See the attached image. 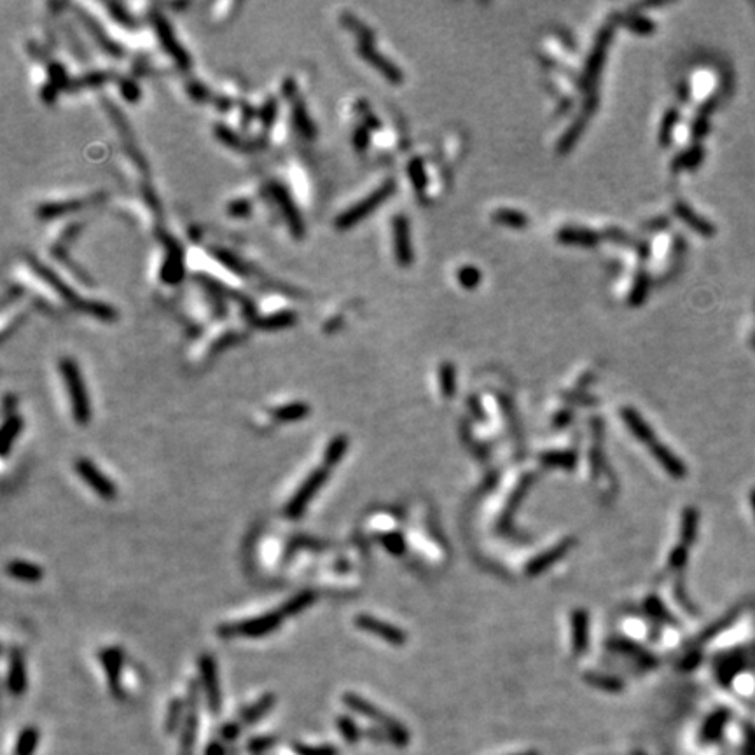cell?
<instances>
[{
    "label": "cell",
    "instance_id": "ab89813d",
    "mask_svg": "<svg viewBox=\"0 0 755 755\" xmlns=\"http://www.w3.org/2000/svg\"><path fill=\"white\" fill-rule=\"evenodd\" d=\"M479 278H481V275H479V271L475 270V268H462V270L458 271V282L462 283L466 289H474L479 283Z\"/></svg>",
    "mask_w": 755,
    "mask_h": 755
},
{
    "label": "cell",
    "instance_id": "9c48e42d",
    "mask_svg": "<svg viewBox=\"0 0 755 755\" xmlns=\"http://www.w3.org/2000/svg\"><path fill=\"white\" fill-rule=\"evenodd\" d=\"M196 736H198V685L189 684L187 692V713L182 722V736H180V755H192Z\"/></svg>",
    "mask_w": 755,
    "mask_h": 755
},
{
    "label": "cell",
    "instance_id": "52a82bcc",
    "mask_svg": "<svg viewBox=\"0 0 755 755\" xmlns=\"http://www.w3.org/2000/svg\"><path fill=\"white\" fill-rule=\"evenodd\" d=\"M354 623L358 630L375 635V637H380L381 640L388 642V644L394 645V647H402V645L408 642V635H406L401 628L376 619V617L369 616V613H358V616H355Z\"/></svg>",
    "mask_w": 755,
    "mask_h": 755
},
{
    "label": "cell",
    "instance_id": "681fc988",
    "mask_svg": "<svg viewBox=\"0 0 755 755\" xmlns=\"http://www.w3.org/2000/svg\"><path fill=\"white\" fill-rule=\"evenodd\" d=\"M205 755H226V747H224L223 740H213L206 745Z\"/></svg>",
    "mask_w": 755,
    "mask_h": 755
},
{
    "label": "cell",
    "instance_id": "816d5d0a",
    "mask_svg": "<svg viewBox=\"0 0 755 755\" xmlns=\"http://www.w3.org/2000/svg\"><path fill=\"white\" fill-rule=\"evenodd\" d=\"M355 142H357L361 147H366V145H368V132H366V130H361V132L355 133Z\"/></svg>",
    "mask_w": 755,
    "mask_h": 755
},
{
    "label": "cell",
    "instance_id": "277c9868",
    "mask_svg": "<svg viewBox=\"0 0 755 755\" xmlns=\"http://www.w3.org/2000/svg\"><path fill=\"white\" fill-rule=\"evenodd\" d=\"M327 479H329L327 467H317V469L311 470L310 475L301 482L297 492L294 493V495L289 499V502H287L285 509H283L285 516L289 519H299L301 514L306 511L308 504H310L311 500H313V497L318 493V489L327 482Z\"/></svg>",
    "mask_w": 755,
    "mask_h": 755
},
{
    "label": "cell",
    "instance_id": "836d02e7",
    "mask_svg": "<svg viewBox=\"0 0 755 755\" xmlns=\"http://www.w3.org/2000/svg\"><path fill=\"white\" fill-rule=\"evenodd\" d=\"M292 750L297 755H339V750L332 745H304V743H294Z\"/></svg>",
    "mask_w": 755,
    "mask_h": 755
},
{
    "label": "cell",
    "instance_id": "d6986e66",
    "mask_svg": "<svg viewBox=\"0 0 755 755\" xmlns=\"http://www.w3.org/2000/svg\"><path fill=\"white\" fill-rule=\"evenodd\" d=\"M361 53H362V58H366V60H368L373 67H376L387 79H390V81H394V82H399L402 79V74L399 72V68L395 67L394 63L385 60V58H381V54L376 53V51L373 49L369 44H366V46L362 44Z\"/></svg>",
    "mask_w": 755,
    "mask_h": 755
},
{
    "label": "cell",
    "instance_id": "8d00e7d4",
    "mask_svg": "<svg viewBox=\"0 0 755 755\" xmlns=\"http://www.w3.org/2000/svg\"><path fill=\"white\" fill-rule=\"evenodd\" d=\"M381 542H383L385 549L392 554H402L406 549V542L402 539V535L399 533H388V535L381 537Z\"/></svg>",
    "mask_w": 755,
    "mask_h": 755
},
{
    "label": "cell",
    "instance_id": "3957f363",
    "mask_svg": "<svg viewBox=\"0 0 755 755\" xmlns=\"http://www.w3.org/2000/svg\"><path fill=\"white\" fill-rule=\"evenodd\" d=\"M283 613L280 611H273L263 613L259 617L252 619H243L238 623H226L217 628V635L220 638H235V637H247V638H259L273 633L283 623Z\"/></svg>",
    "mask_w": 755,
    "mask_h": 755
},
{
    "label": "cell",
    "instance_id": "2e32d148",
    "mask_svg": "<svg viewBox=\"0 0 755 755\" xmlns=\"http://www.w3.org/2000/svg\"><path fill=\"white\" fill-rule=\"evenodd\" d=\"M6 572L9 573V577L21 580V582H39L44 577V570L41 566L21 560L9 561L6 566Z\"/></svg>",
    "mask_w": 755,
    "mask_h": 755
},
{
    "label": "cell",
    "instance_id": "f5cc1de1",
    "mask_svg": "<svg viewBox=\"0 0 755 755\" xmlns=\"http://www.w3.org/2000/svg\"><path fill=\"white\" fill-rule=\"evenodd\" d=\"M752 504H754V511H755V493L752 495Z\"/></svg>",
    "mask_w": 755,
    "mask_h": 755
},
{
    "label": "cell",
    "instance_id": "5b68a950",
    "mask_svg": "<svg viewBox=\"0 0 755 755\" xmlns=\"http://www.w3.org/2000/svg\"><path fill=\"white\" fill-rule=\"evenodd\" d=\"M395 189V184L394 180H387V182L383 184L380 189H376L375 192H371V194L368 196L366 199H362V201H358L357 205L351 206L348 212L341 213L339 217H337L336 220V226L337 230H348V227L355 226V224L358 223V220H362L364 217H368L369 213L373 212V210L376 208V206H380L381 203L385 201V199L388 198V196L394 192Z\"/></svg>",
    "mask_w": 755,
    "mask_h": 755
},
{
    "label": "cell",
    "instance_id": "7a4b0ae2",
    "mask_svg": "<svg viewBox=\"0 0 755 755\" xmlns=\"http://www.w3.org/2000/svg\"><path fill=\"white\" fill-rule=\"evenodd\" d=\"M343 703H344V706L350 708V710H354L355 713L364 715V717L371 718L373 722H378V724L383 725V729H385V732H387V736L397 747H406V745H408L409 735H408V731H406L404 725H402L401 722L395 720L394 717H390V715L385 713L383 710H380V708H378L376 705H373L371 701H368V699L362 698V696L355 694V692H344V694H343Z\"/></svg>",
    "mask_w": 755,
    "mask_h": 755
},
{
    "label": "cell",
    "instance_id": "7402d4cb",
    "mask_svg": "<svg viewBox=\"0 0 755 755\" xmlns=\"http://www.w3.org/2000/svg\"><path fill=\"white\" fill-rule=\"evenodd\" d=\"M310 413H311V409L306 402H290V404L275 408L273 411H271V415H273V418L277 420V422L292 423V422H299V420L306 418Z\"/></svg>",
    "mask_w": 755,
    "mask_h": 755
},
{
    "label": "cell",
    "instance_id": "74e56055",
    "mask_svg": "<svg viewBox=\"0 0 755 755\" xmlns=\"http://www.w3.org/2000/svg\"><path fill=\"white\" fill-rule=\"evenodd\" d=\"M273 745H275L273 736H257V738L250 740V742L247 743V750L259 755V754L266 752V750H270Z\"/></svg>",
    "mask_w": 755,
    "mask_h": 755
},
{
    "label": "cell",
    "instance_id": "c3c4849f",
    "mask_svg": "<svg viewBox=\"0 0 755 755\" xmlns=\"http://www.w3.org/2000/svg\"><path fill=\"white\" fill-rule=\"evenodd\" d=\"M647 611L651 612L652 616H656V617L659 616L661 619L668 620V623H670V620H671V617H668V612L664 611L663 605H661V604H659V600H656V598H651V600L647 601Z\"/></svg>",
    "mask_w": 755,
    "mask_h": 755
},
{
    "label": "cell",
    "instance_id": "ffe728a7",
    "mask_svg": "<svg viewBox=\"0 0 755 755\" xmlns=\"http://www.w3.org/2000/svg\"><path fill=\"white\" fill-rule=\"evenodd\" d=\"M21 428H23L21 416L13 415L9 416V418H6L2 432H0V455H2V458H6V456L9 455L11 448H13V444L16 442L18 435L21 434Z\"/></svg>",
    "mask_w": 755,
    "mask_h": 755
},
{
    "label": "cell",
    "instance_id": "d4e9b609",
    "mask_svg": "<svg viewBox=\"0 0 755 755\" xmlns=\"http://www.w3.org/2000/svg\"><path fill=\"white\" fill-rule=\"evenodd\" d=\"M558 239L568 245H582V247H593L598 242V236L589 230H582V227H563V230L558 233Z\"/></svg>",
    "mask_w": 755,
    "mask_h": 755
},
{
    "label": "cell",
    "instance_id": "f1b7e54d",
    "mask_svg": "<svg viewBox=\"0 0 755 755\" xmlns=\"http://www.w3.org/2000/svg\"><path fill=\"white\" fill-rule=\"evenodd\" d=\"M158 34H159V37H161L163 44H165L166 49L173 54V58H177L180 63L187 65L189 60H187L186 53H184V49H180V47L177 46L172 30H170V25H166L163 20H158Z\"/></svg>",
    "mask_w": 755,
    "mask_h": 755
},
{
    "label": "cell",
    "instance_id": "f546056e",
    "mask_svg": "<svg viewBox=\"0 0 755 755\" xmlns=\"http://www.w3.org/2000/svg\"><path fill=\"white\" fill-rule=\"evenodd\" d=\"M696 526H698V514H696V511L692 509V507H687V509L684 511V514H682V542H684V546H689V544L694 540L696 537Z\"/></svg>",
    "mask_w": 755,
    "mask_h": 755
},
{
    "label": "cell",
    "instance_id": "7dc6e473",
    "mask_svg": "<svg viewBox=\"0 0 755 755\" xmlns=\"http://www.w3.org/2000/svg\"><path fill=\"white\" fill-rule=\"evenodd\" d=\"M296 121H297V126H299V130L304 133V135H311V133H313V126H311L310 119L304 116V111L301 107L297 108V112H296Z\"/></svg>",
    "mask_w": 755,
    "mask_h": 755
},
{
    "label": "cell",
    "instance_id": "4316f807",
    "mask_svg": "<svg viewBox=\"0 0 755 755\" xmlns=\"http://www.w3.org/2000/svg\"><path fill=\"white\" fill-rule=\"evenodd\" d=\"M39 745V731L34 725H28L20 732L16 742L14 755H34L35 749Z\"/></svg>",
    "mask_w": 755,
    "mask_h": 755
},
{
    "label": "cell",
    "instance_id": "44dd1931",
    "mask_svg": "<svg viewBox=\"0 0 755 755\" xmlns=\"http://www.w3.org/2000/svg\"><path fill=\"white\" fill-rule=\"evenodd\" d=\"M275 703H277V696L271 694V692L264 694L263 698L257 699L254 705L247 706L245 710L242 711V715H239L242 724H256L257 720H261V718H263L264 715H266L268 711L275 706Z\"/></svg>",
    "mask_w": 755,
    "mask_h": 755
},
{
    "label": "cell",
    "instance_id": "5bb4252c",
    "mask_svg": "<svg viewBox=\"0 0 755 755\" xmlns=\"http://www.w3.org/2000/svg\"><path fill=\"white\" fill-rule=\"evenodd\" d=\"M587 640H589V617L586 611L577 609L572 612V647L575 654H582L587 649Z\"/></svg>",
    "mask_w": 755,
    "mask_h": 755
},
{
    "label": "cell",
    "instance_id": "4fadbf2b",
    "mask_svg": "<svg viewBox=\"0 0 755 755\" xmlns=\"http://www.w3.org/2000/svg\"><path fill=\"white\" fill-rule=\"evenodd\" d=\"M573 540L572 539H566L563 540V542L558 544L556 547H553V549H549L547 553L540 554V556H537L535 560L532 561L528 566H526V573H528L530 577L532 575H539L540 572H544L546 568H549L551 565L556 563L560 558H563L566 553L570 551V547H572Z\"/></svg>",
    "mask_w": 755,
    "mask_h": 755
},
{
    "label": "cell",
    "instance_id": "ee69618b",
    "mask_svg": "<svg viewBox=\"0 0 755 755\" xmlns=\"http://www.w3.org/2000/svg\"><path fill=\"white\" fill-rule=\"evenodd\" d=\"M239 732H242V728H239V724H236V722H230V724L223 725V729H220V740H223L224 743H231L235 742L236 738L239 736Z\"/></svg>",
    "mask_w": 755,
    "mask_h": 755
},
{
    "label": "cell",
    "instance_id": "e0dca14e",
    "mask_svg": "<svg viewBox=\"0 0 755 755\" xmlns=\"http://www.w3.org/2000/svg\"><path fill=\"white\" fill-rule=\"evenodd\" d=\"M273 196L277 198L278 205H280V208L283 210V216H285L287 223H289L290 230L294 231L297 236L303 235V220H301V216L297 213L296 206H294V203L290 201L289 194L285 192V189L282 187H273Z\"/></svg>",
    "mask_w": 755,
    "mask_h": 755
},
{
    "label": "cell",
    "instance_id": "bcb514c9",
    "mask_svg": "<svg viewBox=\"0 0 755 755\" xmlns=\"http://www.w3.org/2000/svg\"><path fill=\"white\" fill-rule=\"evenodd\" d=\"M292 317L290 315H278V317L275 318H270L268 322H263L261 324V327H266V329H277V327H287V325L292 324Z\"/></svg>",
    "mask_w": 755,
    "mask_h": 755
},
{
    "label": "cell",
    "instance_id": "d590c367",
    "mask_svg": "<svg viewBox=\"0 0 755 755\" xmlns=\"http://www.w3.org/2000/svg\"><path fill=\"white\" fill-rule=\"evenodd\" d=\"M542 460H544V463H547V466L566 467V469H570V467L575 466V455H572L570 451L547 453V455L542 456Z\"/></svg>",
    "mask_w": 755,
    "mask_h": 755
},
{
    "label": "cell",
    "instance_id": "4dcf8cb0",
    "mask_svg": "<svg viewBox=\"0 0 755 755\" xmlns=\"http://www.w3.org/2000/svg\"><path fill=\"white\" fill-rule=\"evenodd\" d=\"M439 381H441V390L446 399H451L455 395L456 380H455V368L449 362H444L439 371Z\"/></svg>",
    "mask_w": 755,
    "mask_h": 755
},
{
    "label": "cell",
    "instance_id": "1f68e13d",
    "mask_svg": "<svg viewBox=\"0 0 755 755\" xmlns=\"http://www.w3.org/2000/svg\"><path fill=\"white\" fill-rule=\"evenodd\" d=\"M337 724V729H339V732L343 735V738L347 740L350 745H355V743L358 742V738H361V732H358V728L357 724H355L354 720H351L350 717H347V715H341V717H337L336 720Z\"/></svg>",
    "mask_w": 755,
    "mask_h": 755
},
{
    "label": "cell",
    "instance_id": "60d3db41",
    "mask_svg": "<svg viewBox=\"0 0 755 755\" xmlns=\"http://www.w3.org/2000/svg\"><path fill=\"white\" fill-rule=\"evenodd\" d=\"M647 287H649L647 277H645V275H640V277L637 278V282H635L633 290H631V303L633 304L642 303V301L645 299V294H647Z\"/></svg>",
    "mask_w": 755,
    "mask_h": 755
},
{
    "label": "cell",
    "instance_id": "f35d334b",
    "mask_svg": "<svg viewBox=\"0 0 755 755\" xmlns=\"http://www.w3.org/2000/svg\"><path fill=\"white\" fill-rule=\"evenodd\" d=\"M409 175H411L415 187L418 189V191H423L425 186H427V177H425L422 161H413L411 165H409Z\"/></svg>",
    "mask_w": 755,
    "mask_h": 755
},
{
    "label": "cell",
    "instance_id": "9a60e30c",
    "mask_svg": "<svg viewBox=\"0 0 755 755\" xmlns=\"http://www.w3.org/2000/svg\"><path fill=\"white\" fill-rule=\"evenodd\" d=\"M651 451L668 474H671L677 479L685 478V474H687V467H685L684 463H682L680 460H678L677 456H675L673 453L666 448V446L661 444V442H652Z\"/></svg>",
    "mask_w": 755,
    "mask_h": 755
},
{
    "label": "cell",
    "instance_id": "ac0fdd59",
    "mask_svg": "<svg viewBox=\"0 0 755 755\" xmlns=\"http://www.w3.org/2000/svg\"><path fill=\"white\" fill-rule=\"evenodd\" d=\"M620 415H623L624 423H626V427L630 428L631 432H633L635 437L640 439L642 442H647V444H652V442H656L654 441V432H652V428L649 427V425L645 423L644 420H642V416L638 415V413L635 411V409L626 408V409H623V413H620Z\"/></svg>",
    "mask_w": 755,
    "mask_h": 755
},
{
    "label": "cell",
    "instance_id": "f6af8a7d",
    "mask_svg": "<svg viewBox=\"0 0 755 755\" xmlns=\"http://www.w3.org/2000/svg\"><path fill=\"white\" fill-rule=\"evenodd\" d=\"M675 121H677V112L671 111L670 114H668L666 118H664V121H663V128H661V133H659V139H661V142H663L664 145H666L668 142H670L668 139H670V132H671V130H673Z\"/></svg>",
    "mask_w": 755,
    "mask_h": 755
},
{
    "label": "cell",
    "instance_id": "7c38bea8",
    "mask_svg": "<svg viewBox=\"0 0 755 755\" xmlns=\"http://www.w3.org/2000/svg\"><path fill=\"white\" fill-rule=\"evenodd\" d=\"M395 236V257L402 266H408L413 261L411 239H409V226L404 217H395L394 220Z\"/></svg>",
    "mask_w": 755,
    "mask_h": 755
},
{
    "label": "cell",
    "instance_id": "484cf974",
    "mask_svg": "<svg viewBox=\"0 0 755 755\" xmlns=\"http://www.w3.org/2000/svg\"><path fill=\"white\" fill-rule=\"evenodd\" d=\"M348 444H350V439H348L344 434H339V435H336V437L330 439V442L327 444V448H325V453H324V467H327V469H330V467H336L337 463L341 462V458L344 456V453H347Z\"/></svg>",
    "mask_w": 755,
    "mask_h": 755
},
{
    "label": "cell",
    "instance_id": "8fae6325",
    "mask_svg": "<svg viewBox=\"0 0 755 755\" xmlns=\"http://www.w3.org/2000/svg\"><path fill=\"white\" fill-rule=\"evenodd\" d=\"M7 691L13 696H21L27 691V670H25L23 654L13 649L9 656V671H7Z\"/></svg>",
    "mask_w": 755,
    "mask_h": 755
},
{
    "label": "cell",
    "instance_id": "ba28073f",
    "mask_svg": "<svg viewBox=\"0 0 755 755\" xmlns=\"http://www.w3.org/2000/svg\"><path fill=\"white\" fill-rule=\"evenodd\" d=\"M199 675H201V685L206 696V705L213 715H217L220 711V687L217 664L212 654H203L199 658Z\"/></svg>",
    "mask_w": 755,
    "mask_h": 755
},
{
    "label": "cell",
    "instance_id": "d6a6232c",
    "mask_svg": "<svg viewBox=\"0 0 755 755\" xmlns=\"http://www.w3.org/2000/svg\"><path fill=\"white\" fill-rule=\"evenodd\" d=\"M182 711H184L182 699L175 698L172 703H170L168 717H166V731L173 732L177 728H179V724L182 722V717H186V713H182Z\"/></svg>",
    "mask_w": 755,
    "mask_h": 755
},
{
    "label": "cell",
    "instance_id": "8992f818",
    "mask_svg": "<svg viewBox=\"0 0 755 755\" xmlns=\"http://www.w3.org/2000/svg\"><path fill=\"white\" fill-rule=\"evenodd\" d=\"M75 470L81 475L82 481L101 497L104 500H114L118 497V486L107 478L89 458H77L75 460Z\"/></svg>",
    "mask_w": 755,
    "mask_h": 755
},
{
    "label": "cell",
    "instance_id": "b9f144b4",
    "mask_svg": "<svg viewBox=\"0 0 755 755\" xmlns=\"http://www.w3.org/2000/svg\"><path fill=\"white\" fill-rule=\"evenodd\" d=\"M628 27H630L633 32H638V34H651V32L654 30L652 21H649L647 18H640V16L628 21Z\"/></svg>",
    "mask_w": 755,
    "mask_h": 755
},
{
    "label": "cell",
    "instance_id": "6da1fadb",
    "mask_svg": "<svg viewBox=\"0 0 755 755\" xmlns=\"http://www.w3.org/2000/svg\"><path fill=\"white\" fill-rule=\"evenodd\" d=\"M60 373L63 376L65 387H67L68 399L72 402V415L81 427H86L92 420V404H89L88 390H86L85 380L77 364L72 358H63L60 362Z\"/></svg>",
    "mask_w": 755,
    "mask_h": 755
},
{
    "label": "cell",
    "instance_id": "cb8c5ba5",
    "mask_svg": "<svg viewBox=\"0 0 755 755\" xmlns=\"http://www.w3.org/2000/svg\"><path fill=\"white\" fill-rule=\"evenodd\" d=\"M609 41H611V30H605L604 34L600 35V39L597 41V46H594L589 61H587V65H586V77L589 79V81H593V79L598 75L600 65L604 63L605 49H607Z\"/></svg>",
    "mask_w": 755,
    "mask_h": 755
},
{
    "label": "cell",
    "instance_id": "30bf717a",
    "mask_svg": "<svg viewBox=\"0 0 755 755\" xmlns=\"http://www.w3.org/2000/svg\"><path fill=\"white\" fill-rule=\"evenodd\" d=\"M101 664H104L105 675H107L108 687L118 698H121V668H123V652L118 647H108L98 654Z\"/></svg>",
    "mask_w": 755,
    "mask_h": 755
},
{
    "label": "cell",
    "instance_id": "83f0119b",
    "mask_svg": "<svg viewBox=\"0 0 755 755\" xmlns=\"http://www.w3.org/2000/svg\"><path fill=\"white\" fill-rule=\"evenodd\" d=\"M493 219H495V223L507 227H514V230H525L528 226V217L511 208H500L499 212L493 213Z\"/></svg>",
    "mask_w": 755,
    "mask_h": 755
},
{
    "label": "cell",
    "instance_id": "e575fe53",
    "mask_svg": "<svg viewBox=\"0 0 755 755\" xmlns=\"http://www.w3.org/2000/svg\"><path fill=\"white\" fill-rule=\"evenodd\" d=\"M586 682H589L593 687L604 689L609 692H619L623 689V684L612 677H604V675H586Z\"/></svg>",
    "mask_w": 755,
    "mask_h": 755
},
{
    "label": "cell",
    "instance_id": "603a6c76",
    "mask_svg": "<svg viewBox=\"0 0 755 755\" xmlns=\"http://www.w3.org/2000/svg\"><path fill=\"white\" fill-rule=\"evenodd\" d=\"M317 601V593L311 589H306V591H301V593H297L296 597H292L290 600H287L285 604L282 605V609H278L283 613V617H290V616H297V613H301L303 611H306V609H310L311 605Z\"/></svg>",
    "mask_w": 755,
    "mask_h": 755
},
{
    "label": "cell",
    "instance_id": "f907efd6",
    "mask_svg": "<svg viewBox=\"0 0 755 755\" xmlns=\"http://www.w3.org/2000/svg\"><path fill=\"white\" fill-rule=\"evenodd\" d=\"M4 406H6V408H4V416H6V418L16 415V413H14L16 411V397H14V395H7V397L4 399Z\"/></svg>",
    "mask_w": 755,
    "mask_h": 755
},
{
    "label": "cell",
    "instance_id": "7bdbcfd3",
    "mask_svg": "<svg viewBox=\"0 0 755 755\" xmlns=\"http://www.w3.org/2000/svg\"><path fill=\"white\" fill-rule=\"evenodd\" d=\"M685 561H687V546L680 544V546L675 547V549L671 551L670 566H673V568H680V566L685 565Z\"/></svg>",
    "mask_w": 755,
    "mask_h": 755
}]
</instances>
